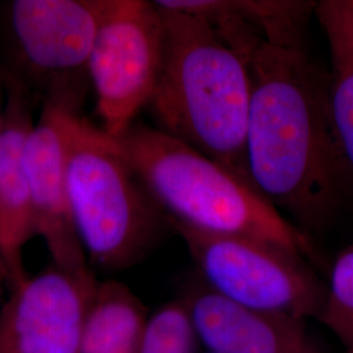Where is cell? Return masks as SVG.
<instances>
[{"instance_id": "1", "label": "cell", "mask_w": 353, "mask_h": 353, "mask_svg": "<svg viewBox=\"0 0 353 353\" xmlns=\"http://www.w3.org/2000/svg\"><path fill=\"white\" fill-rule=\"evenodd\" d=\"M249 67V178L309 236L332 221L353 186L330 113L327 75L303 46L267 42L254 51Z\"/></svg>"}, {"instance_id": "2", "label": "cell", "mask_w": 353, "mask_h": 353, "mask_svg": "<svg viewBox=\"0 0 353 353\" xmlns=\"http://www.w3.org/2000/svg\"><path fill=\"white\" fill-rule=\"evenodd\" d=\"M157 8L164 52L147 108L154 127L252 183L246 164L249 61L201 14Z\"/></svg>"}, {"instance_id": "3", "label": "cell", "mask_w": 353, "mask_h": 353, "mask_svg": "<svg viewBox=\"0 0 353 353\" xmlns=\"http://www.w3.org/2000/svg\"><path fill=\"white\" fill-rule=\"evenodd\" d=\"M118 143L166 223L267 241L303 258L314 252L309 236L250 182L182 141L135 123Z\"/></svg>"}, {"instance_id": "4", "label": "cell", "mask_w": 353, "mask_h": 353, "mask_svg": "<svg viewBox=\"0 0 353 353\" xmlns=\"http://www.w3.org/2000/svg\"><path fill=\"white\" fill-rule=\"evenodd\" d=\"M67 182L77 240L89 263L101 270L139 262L168 224L118 140L81 115L71 125Z\"/></svg>"}, {"instance_id": "5", "label": "cell", "mask_w": 353, "mask_h": 353, "mask_svg": "<svg viewBox=\"0 0 353 353\" xmlns=\"http://www.w3.org/2000/svg\"><path fill=\"white\" fill-rule=\"evenodd\" d=\"M106 0H12L4 7L13 84L42 105L80 115L88 65Z\"/></svg>"}, {"instance_id": "6", "label": "cell", "mask_w": 353, "mask_h": 353, "mask_svg": "<svg viewBox=\"0 0 353 353\" xmlns=\"http://www.w3.org/2000/svg\"><path fill=\"white\" fill-rule=\"evenodd\" d=\"M168 224L182 237L203 283L217 294L300 322L319 316L326 288L303 255L267 241Z\"/></svg>"}, {"instance_id": "7", "label": "cell", "mask_w": 353, "mask_h": 353, "mask_svg": "<svg viewBox=\"0 0 353 353\" xmlns=\"http://www.w3.org/2000/svg\"><path fill=\"white\" fill-rule=\"evenodd\" d=\"M164 24L154 1L106 0L89 58L102 130L114 139L151 102L163 64Z\"/></svg>"}, {"instance_id": "8", "label": "cell", "mask_w": 353, "mask_h": 353, "mask_svg": "<svg viewBox=\"0 0 353 353\" xmlns=\"http://www.w3.org/2000/svg\"><path fill=\"white\" fill-rule=\"evenodd\" d=\"M97 284L89 265L28 275L0 309V353H79Z\"/></svg>"}, {"instance_id": "9", "label": "cell", "mask_w": 353, "mask_h": 353, "mask_svg": "<svg viewBox=\"0 0 353 353\" xmlns=\"http://www.w3.org/2000/svg\"><path fill=\"white\" fill-rule=\"evenodd\" d=\"M76 115L42 105L41 115L29 130L24 144L36 236L45 242L51 263L72 268L88 265L71 221L68 203V144Z\"/></svg>"}, {"instance_id": "10", "label": "cell", "mask_w": 353, "mask_h": 353, "mask_svg": "<svg viewBox=\"0 0 353 353\" xmlns=\"http://www.w3.org/2000/svg\"><path fill=\"white\" fill-rule=\"evenodd\" d=\"M208 353H306L305 322L233 303L203 281L181 296Z\"/></svg>"}, {"instance_id": "11", "label": "cell", "mask_w": 353, "mask_h": 353, "mask_svg": "<svg viewBox=\"0 0 353 353\" xmlns=\"http://www.w3.org/2000/svg\"><path fill=\"white\" fill-rule=\"evenodd\" d=\"M30 101L26 90L12 84L0 132V255L11 288L28 276L24 249L28 242L36 237L24 165V144L34 123Z\"/></svg>"}, {"instance_id": "12", "label": "cell", "mask_w": 353, "mask_h": 353, "mask_svg": "<svg viewBox=\"0 0 353 353\" xmlns=\"http://www.w3.org/2000/svg\"><path fill=\"white\" fill-rule=\"evenodd\" d=\"M316 14L327 39L328 103L343 156L353 176V6L351 0L316 3Z\"/></svg>"}, {"instance_id": "13", "label": "cell", "mask_w": 353, "mask_h": 353, "mask_svg": "<svg viewBox=\"0 0 353 353\" xmlns=\"http://www.w3.org/2000/svg\"><path fill=\"white\" fill-rule=\"evenodd\" d=\"M148 314L127 285L99 281L85 316L79 353H138Z\"/></svg>"}, {"instance_id": "14", "label": "cell", "mask_w": 353, "mask_h": 353, "mask_svg": "<svg viewBox=\"0 0 353 353\" xmlns=\"http://www.w3.org/2000/svg\"><path fill=\"white\" fill-rule=\"evenodd\" d=\"M198 336L179 297L148 316L138 353H196Z\"/></svg>"}, {"instance_id": "15", "label": "cell", "mask_w": 353, "mask_h": 353, "mask_svg": "<svg viewBox=\"0 0 353 353\" xmlns=\"http://www.w3.org/2000/svg\"><path fill=\"white\" fill-rule=\"evenodd\" d=\"M318 319L353 353V245L336 256Z\"/></svg>"}, {"instance_id": "16", "label": "cell", "mask_w": 353, "mask_h": 353, "mask_svg": "<svg viewBox=\"0 0 353 353\" xmlns=\"http://www.w3.org/2000/svg\"><path fill=\"white\" fill-rule=\"evenodd\" d=\"M4 290H11V281H10V276H8L6 265H4L3 259H1V255H0V294L4 293Z\"/></svg>"}, {"instance_id": "17", "label": "cell", "mask_w": 353, "mask_h": 353, "mask_svg": "<svg viewBox=\"0 0 353 353\" xmlns=\"http://www.w3.org/2000/svg\"><path fill=\"white\" fill-rule=\"evenodd\" d=\"M0 80H1V76H0ZM3 117H4V108L1 106V87H0V132L3 127Z\"/></svg>"}, {"instance_id": "18", "label": "cell", "mask_w": 353, "mask_h": 353, "mask_svg": "<svg viewBox=\"0 0 353 353\" xmlns=\"http://www.w3.org/2000/svg\"><path fill=\"white\" fill-rule=\"evenodd\" d=\"M351 3H352V6H353V0H351Z\"/></svg>"}]
</instances>
